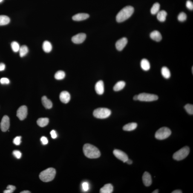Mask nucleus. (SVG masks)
<instances>
[{"label":"nucleus","instance_id":"obj_1","mask_svg":"<svg viewBox=\"0 0 193 193\" xmlns=\"http://www.w3.org/2000/svg\"><path fill=\"white\" fill-rule=\"evenodd\" d=\"M83 151L85 156L88 158H98L101 156L100 152L99 149L90 144H85L84 145Z\"/></svg>","mask_w":193,"mask_h":193},{"label":"nucleus","instance_id":"obj_27","mask_svg":"<svg viewBox=\"0 0 193 193\" xmlns=\"http://www.w3.org/2000/svg\"><path fill=\"white\" fill-rule=\"evenodd\" d=\"M161 74L162 76L166 79H169L171 77V73L168 68L163 67L161 69Z\"/></svg>","mask_w":193,"mask_h":193},{"label":"nucleus","instance_id":"obj_43","mask_svg":"<svg viewBox=\"0 0 193 193\" xmlns=\"http://www.w3.org/2000/svg\"><path fill=\"white\" fill-rule=\"evenodd\" d=\"M3 192L4 193H12L13 192V191L7 189L4 191Z\"/></svg>","mask_w":193,"mask_h":193},{"label":"nucleus","instance_id":"obj_24","mask_svg":"<svg viewBox=\"0 0 193 193\" xmlns=\"http://www.w3.org/2000/svg\"><path fill=\"white\" fill-rule=\"evenodd\" d=\"M125 83L123 81H120L115 84L113 87V90L115 91H120L125 87Z\"/></svg>","mask_w":193,"mask_h":193},{"label":"nucleus","instance_id":"obj_46","mask_svg":"<svg viewBox=\"0 0 193 193\" xmlns=\"http://www.w3.org/2000/svg\"><path fill=\"white\" fill-rule=\"evenodd\" d=\"M134 99L135 101L139 100L138 95H136L134 96Z\"/></svg>","mask_w":193,"mask_h":193},{"label":"nucleus","instance_id":"obj_42","mask_svg":"<svg viewBox=\"0 0 193 193\" xmlns=\"http://www.w3.org/2000/svg\"><path fill=\"white\" fill-rule=\"evenodd\" d=\"M6 65L5 64L3 63H0V71H3L5 70Z\"/></svg>","mask_w":193,"mask_h":193},{"label":"nucleus","instance_id":"obj_3","mask_svg":"<svg viewBox=\"0 0 193 193\" xmlns=\"http://www.w3.org/2000/svg\"><path fill=\"white\" fill-rule=\"evenodd\" d=\"M56 174V170L54 168H50L42 172L40 174L39 177L42 181L47 182L53 180Z\"/></svg>","mask_w":193,"mask_h":193},{"label":"nucleus","instance_id":"obj_45","mask_svg":"<svg viewBox=\"0 0 193 193\" xmlns=\"http://www.w3.org/2000/svg\"><path fill=\"white\" fill-rule=\"evenodd\" d=\"M126 163L129 165H131V164H132V161L131 160H130V159H128V160L126 161Z\"/></svg>","mask_w":193,"mask_h":193},{"label":"nucleus","instance_id":"obj_48","mask_svg":"<svg viewBox=\"0 0 193 193\" xmlns=\"http://www.w3.org/2000/svg\"><path fill=\"white\" fill-rule=\"evenodd\" d=\"M159 193V190H155L153 191L152 193Z\"/></svg>","mask_w":193,"mask_h":193},{"label":"nucleus","instance_id":"obj_12","mask_svg":"<svg viewBox=\"0 0 193 193\" xmlns=\"http://www.w3.org/2000/svg\"><path fill=\"white\" fill-rule=\"evenodd\" d=\"M128 43L127 38L125 37L122 38L119 40L116 43V49L119 51H121L126 45Z\"/></svg>","mask_w":193,"mask_h":193},{"label":"nucleus","instance_id":"obj_5","mask_svg":"<svg viewBox=\"0 0 193 193\" xmlns=\"http://www.w3.org/2000/svg\"><path fill=\"white\" fill-rule=\"evenodd\" d=\"M171 134V131L169 128L163 127L157 130L156 133L155 137L159 140H163L167 138Z\"/></svg>","mask_w":193,"mask_h":193},{"label":"nucleus","instance_id":"obj_11","mask_svg":"<svg viewBox=\"0 0 193 193\" xmlns=\"http://www.w3.org/2000/svg\"><path fill=\"white\" fill-rule=\"evenodd\" d=\"M86 38V35L85 33H79L73 37L72 38V41L75 44H81L85 41Z\"/></svg>","mask_w":193,"mask_h":193},{"label":"nucleus","instance_id":"obj_32","mask_svg":"<svg viewBox=\"0 0 193 193\" xmlns=\"http://www.w3.org/2000/svg\"><path fill=\"white\" fill-rule=\"evenodd\" d=\"M184 108L188 114L191 115L193 114V105H192L190 104H187L185 105Z\"/></svg>","mask_w":193,"mask_h":193},{"label":"nucleus","instance_id":"obj_28","mask_svg":"<svg viewBox=\"0 0 193 193\" xmlns=\"http://www.w3.org/2000/svg\"><path fill=\"white\" fill-rule=\"evenodd\" d=\"M28 48L26 45H23L19 49V55L21 57H24L28 52Z\"/></svg>","mask_w":193,"mask_h":193},{"label":"nucleus","instance_id":"obj_36","mask_svg":"<svg viewBox=\"0 0 193 193\" xmlns=\"http://www.w3.org/2000/svg\"><path fill=\"white\" fill-rule=\"evenodd\" d=\"M13 155L17 159H20L21 157V153L19 151L15 150L13 151Z\"/></svg>","mask_w":193,"mask_h":193},{"label":"nucleus","instance_id":"obj_49","mask_svg":"<svg viewBox=\"0 0 193 193\" xmlns=\"http://www.w3.org/2000/svg\"><path fill=\"white\" fill-rule=\"evenodd\" d=\"M3 1V0H0V3L2 2Z\"/></svg>","mask_w":193,"mask_h":193},{"label":"nucleus","instance_id":"obj_40","mask_svg":"<svg viewBox=\"0 0 193 193\" xmlns=\"http://www.w3.org/2000/svg\"><path fill=\"white\" fill-rule=\"evenodd\" d=\"M52 138L53 139H56L57 137V134L56 131L54 130H52L50 132Z\"/></svg>","mask_w":193,"mask_h":193},{"label":"nucleus","instance_id":"obj_39","mask_svg":"<svg viewBox=\"0 0 193 193\" xmlns=\"http://www.w3.org/2000/svg\"><path fill=\"white\" fill-rule=\"evenodd\" d=\"M41 141L43 145H45L48 143V140L46 137L43 136L41 138Z\"/></svg>","mask_w":193,"mask_h":193},{"label":"nucleus","instance_id":"obj_21","mask_svg":"<svg viewBox=\"0 0 193 193\" xmlns=\"http://www.w3.org/2000/svg\"><path fill=\"white\" fill-rule=\"evenodd\" d=\"M42 48L43 50L46 53H48L51 51L52 46L51 43L48 41H45L43 43Z\"/></svg>","mask_w":193,"mask_h":193},{"label":"nucleus","instance_id":"obj_26","mask_svg":"<svg viewBox=\"0 0 193 193\" xmlns=\"http://www.w3.org/2000/svg\"><path fill=\"white\" fill-rule=\"evenodd\" d=\"M10 18L5 15H0V26L7 25L10 23Z\"/></svg>","mask_w":193,"mask_h":193},{"label":"nucleus","instance_id":"obj_16","mask_svg":"<svg viewBox=\"0 0 193 193\" xmlns=\"http://www.w3.org/2000/svg\"><path fill=\"white\" fill-rule=\"evenodd\" d=\"M89 15L85 13H78L74 15L72 17L73 20L76 21H80L85 20L89 17Z\"/></svg>","mask_w":193,"mask_h":193},{"label":"nucleus","instance_id":"obj_25","mask_svg":"<svg viewBox=\"0 0 193 193\" xmlns=\"http://www.w3.org/2000/svg\"><path fill=\"white\" fill-rule=\"evenodd\" d=\"M49 120L48 118H42L38 119L37 121V123L39 126L44 127L48 125Z\"/></svg>","mask_w":193,"mask_h":193},{"label":"nucleus","instance_id":"obj_4","mask_svg":"<svg viewBox=\"0 0 193 193\" xmlns=\"http://www.w3.org/2000/svg\"><path fill=\"white\" fill-rule=\"evenodd\" d=\"M111 111L108 108H100L96 109L93 112V115L97 119H105L111 115Z\"/></svg>","mask_w":193,"mask_h":193},{"label":"nucleus","instance_id":"obj_33","mask_svg":"<svg viewBox=\"0 0 193 193\" xmlns=\"http://www.w3.org/2000/svg\"><path fill=\"white\" fill-rule=\"evenodd\" d=\"M178 19L179 21H185L187 19V15L184 12H181L179 14L178 16Z\"/></svg>","mask_w":193,"mask_h":193},{"label":"nucleus","instance_id":"obj_8","mask_svg":"<svg viewBox=\"0 0 193 193\" xmlns=\"http://www.w3.org/2000/svg\"><path fill=\"white\" fill-rule=\"evenodd\" d=\"M28 114L27 107L22 105L18 109L17 112V116L20 120H23L27 117Z\"/></svg>","mask_w":193,"mask_h":193},{"label":"nucleus","instance_id":"obj_10","mask_svg":"<svg viewBox=\"0 0 193 193\" xmlns=\"http://www.w3.org/2000/svg\"><path fill=\"white\" fill-rule=\"evenodd\" d=\"M10 126V121L8 116H4L3 117L1 123V128L4 132L7 131Z\"/></svg>","mask_w":193,"mask_h":193},{"label":"nucleus","instance_id":"obj_17","mask_svg":"<svg viewBox=\"0 0 193 193\" xmlns=\"http://www.w3.org/2000/svg\"><path fill=\"white\" fill-rule=\"evenodd\" d=\"M150 37L153 40L156 42H160L162 39V36L160 32L157 30H154L150 34Z\"/></svg>","mask_w":193,"mask_h":193},{"label":"nucleus","instance_id":"obj_47","mask_svg":"<svg viewBox=\"0 0 193 193\" xmlns=\"http://www.w3.org/2000/svg\"><path fill=\"white\" fill-rule=\"evenodd\" d=\"M21 193H31V192H30V191H28L26 190V191H22V192H21Z\"/></svg>","mask_w":193,"mask_h":193},{"label":"nucleus","instance_id":"obj_50","mask_svg":"<svg viewBox=\"0 0 193 193\" xmlns=\"http://www.w3.org/2000/svg\"><path fill=\"white\" fill-rule=\"evenodd\" d=\"M192 73H193V67H192Z\"/></svg>","mask_w":193,"mask_h":193},{"label":"nucleus","instance_id":"obj_2","mask_svg":"<svg viewBox=\"0 0 193 193\" xmlns=\"http://www.w3.org/2000/svg\"><path fill=\"white\" fill-rule=\"evenodd\" d=\"M134 9L131 6H128L124 8L117 14L116 21L119 23L123 22L130 18L134 13Z\"/></svg>","mask_w":193,"mask_h":193},{"label":"nucleus","instance_id":"obj_38","mask_svg":"<svg viewBox=\"0 0 193 193\" xmlns=\"http://www.w3.org/2000/svg\"><path fill=\"white\" fill-rule=\"evenodd\" d=\"M0 82L2 85H5V84L8 85V84L10 83V81L7 78H2L0 80Z\"/></svg>","mask_w":193,"mask_h":193},{"label":"nucleus","instance_id":"obj_35","mask_svg":"<svg viewBox=\"0 0 193 193\" xmlns=\"http://www.w3.org/2000/svg\"><path fill=\"white\" fill-rule=\"evenodd\" d=\"M82 189L84 191L87 192L89 189V185L88 182H84L82 184Z\"/></svg>","mask_w":193,"mask_h":193},{"label":"nucleus","instance_id":"obj_9","mask_svg":"<svg viewBox=\"0 0 193 193\" xmlns=\"http://www.w3.org/2000/svg\"><path fill=\"white\" fill-rule=\"evenodd\" d=\"M113 154L117 158L122 161L124 163L126 162L128 159V156L127 154L121 150H115L113 151Z\"/></svg>","mask_w":193,"mask_h":193},{"label":"nucleus","instance_id":"obj_15","mask_svg":"<svg viewBox=\"0 0 193 193\" xmlns=\"http://www.w3.org/2000/svg\"><path fill=\"white\" fill-rule=\"evenodd\" d=\"M96 93L99 95H102L104 92V85L103 81H99L96 83L95 86Z\"/></svg>","mask_w":193,"mask_h":193},{"label":"nucleus","instance_id":"obj_34","mask_svg":"<svg viewBox=\"0 0 193 193\" xmlns=\"http://www.w3.org/2000/svg\"><path fill=\"white\" fill-rule=\"evenodd\" d=\"M21 136L16 137L14 139L13 143L16 145H20L21 142Z\"/></svg>","mask_w":193,"mask_h":193},{"label":"nucleus","instance_id":"obj_7","mask_svg":"<svg viewBox=\"0 0 193 193\" xmlns=\"http://www.w3.org/2000/svg\"><path fill=\"white\" fill-rule=\"evenodd\" d=\"M139 100L141 101L152 102L158 100V96L156 95L147 93H141L138 95Z\"/></svg>","mask_w":193,"mask_h":193},{"label":"nucleus","instance_id":"obj_44","mask_svg":"<svg viewBox=\"0 0 193 193\" xmlns=\"http://www.w3.org/2000/svg\"><path fill=\"white\" fill-rule=\"evenodd\" d=\"M182 191L180 190H177L175 191H173L172 193H182Z\"/></svg>","mask_w":193,"mask_h":193},{"label":"nucleus","instance_id":"obj_23","mask_svg":"<svg viewBox=\"0 0 193 193\" xmlns=\"http://www.w3.org/2000/svg\"><path fill=\"white\" fill-rule=\"evenodd\" d=\"M141 66L142 70L148 71L150 68V64L149 61L146 59H143L141 62Z\"/></svg>","mask_w":193,"mask_h":193},{"label":"nucleus","instance_id":"obj_14","mask_svg":"<svg viewBox=\"0 0 193 193\" xmlns=\"http://www.w3.org/2000/svg\"><path fill=\"white\" fill-rule=\"evenodd\" d=\"M59 99L62 103H68L70 99V94L68 92L63 91L60 94Z\"/></svg>","mask_w":193,"mask_h":193},{"label":"nucleus","instance_id":"obj_22","mask_svg":"<svg viewBox=\"0 0 193 193\" xmlns=\"http://www.w3.org/2000/svg\"><path fill=\"white\" fill-rule=\"evenodd\" d=\"M167 16V13L166 11L161 10L157 13V18L161 22H164L166 21Z\"/></svg>","mask_w":193,"mask_h":193},{"label":"nucleus","instance_id":"obj_19","mask_svg":"<svg viewBox=\"0 0 193 193\" xmlns=\"http://www.w3.org/2000/svg\"><path fill=\"white\" fill-rule=\"evenodd\" d=\"M42 102L43 105L46 108L49 109L52 107V103L45 96H43L42 97Z\"/></svg>","mask_w":193,"mask_h":193},{"label":"nucleus","instance_id":"obj_30","mask_svg":"<svg viewBox=\"0 0 193 193\" xmlns=\"http://www.w3.org/2000/svg\"><path fill=\"white\" fill-rule=\"evenodd\" d=\"M65 76V73L64 71L59 70L54 75V77L57 80H62L64 79Z\"/></svg>","mask_w":193,"mask_h":193},{"label":"nucleus","instance_id":"obj_13","mask_svg":"<svg viewBox=\"0 0 193 193\" xmlns=\"http://www.w3.org/2000/svg\"><path fill=\"white\" fill-rule=\"evenodd\" d=\"M142 180L144 184L147 187L151 186L152 183V179L151 174L147 172H145L144 173L142 176Z\"/></svg>","mask_w":193,"mask_h":193},{"label":"nucleus","instance_id":"obj_18","mask_svg":"<svg viewBox=\"0 0 193 193\" xmlns=\"http://www.w3.org/2000/svg\"><path fill=\"white\" fill-rule=\"evenodd\" d=\"M113 191V187L111 184L108 183L104 185L101 188L100 192L101 193H111Z\"/></svg>","mask_w":193,"mask_h":193},{"label":"nucleus","instance_id":"obj_29","mask_svg":"<svg viewBox=\"0 0 193 193\" xmlns=\"http://www.w3.org/2000/svg\"><path fill=\"white\" fill-rule=\"evenodd\" d=\"M160 6L158 3H156L152 6L151 9V12L152 14L154 15L157 14L160 11Z\"/></svg>","mask_w":193,"mask_h":193},{"label":"nucleus","instance_id":"obj_20","mask_svg":"<svg viewBox=\"0 0 193 193\" xmlns=\"http://www.w3.org/2000/svg\"><path fill=\"white\" fill-rule=\"evenodd\" d=\"M137 127V123L132 122V123H129L124 125L123 129L125 131H131L135 130Z\"/></svg>","mask_w":193,"mask_h":193},{"label":"nucleus","instance_id":"obj_37","mask_svg":"<svg viewBox=\"0 0 193 193\" xmlns=\"http://www.w3.org/2000/svg\"><path fill=\"white\" fill-rule=\"evenodd\" d=\"M186 6L188 9L190 10H192L193 9V3L192 1L190 0L187 1Z\"/></svg>","mask_w":193,"mask_h":193},{"label":"nucleus","instance_id":"obj_41","mask_svg":"<svg viewBox=\"0 0 193 193\" xmlns=\"http://www.w3.org/2000/svg\"><path fill=\"white\" fill-rule=\"evenodd\" d=\"M7 189L13 191L14 192L15 190H16V187L13 186V185H8L7 187Z\"/></svg>","mask_w":193,"mask_h":193},{"label":"nucleus","instance_id":"obj_31","mask_svg":"<svg viewBox=\"0 0 193 193\" xmlns=\"http://www.w3.org/2000/svg\"><path fill=\"white\" fill-rule=\"evenodd\" d=\"M11 46L12 50L14 52H17L19 51V49L20 48L19 43L16 41L12 42L11 44Z\"/></svg>","mask_w":193,"mask_h":193},{"label":"nucleus","instance_id":"obj_6","mask_svg":"<svg viewBox=\"0 0 193 193\" xmlns=\"http://www.w3.org/2000/svg\"><path fill=\"white\" fill-rule=\"evenodd\" d=\"M190 153V148L185 146L176 152L173 156V159L176 160L181 161L186 158Z\"/></svg>","mask_w":193,"mask_h":193}]
</instances>
